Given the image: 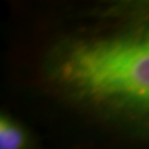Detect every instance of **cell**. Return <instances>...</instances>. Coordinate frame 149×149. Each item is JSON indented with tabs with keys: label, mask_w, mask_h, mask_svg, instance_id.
<instances>
[{
	"label": "cell",
	"mask_w": 149,
	"mask_h": 149,
	"mask_svg": "<svg viewBox=\"0 0 149 149\" xmlns=\"http://www.w3.org/2000/svg\"><path fill=\"white\" fill-rule=\"evenodd\" d=\"M63 74L92 95L149 105V38L79 47L66 58Z\"/></svg>",
	"instance_id": "1"
},
{
	"label": "cell",
	"mask_w": 149,
	"mask_h": 149,
	"mask_svg": "<svg viewBox=\"0 0 149 149\" xmlns=\"http://www.w3.org/2000/svg\"><path fill=\"white\" fill-rule=\"evenodd\" d=\"M24 134L17 124L7 117L0 119V149H21Z\"/></svg>",
	"instance_id": "2"
}]
</instances>
